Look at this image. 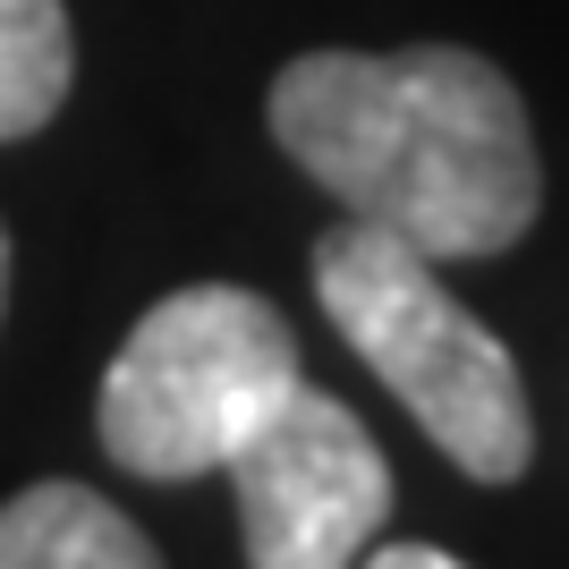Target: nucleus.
Masks as SVG:
<instances>
[{"label":"nucleus","mask_w":569,"mask_h":569,"mask_svg":"<svg viewBox=\"0 0 569 569\" xmlns=\"http://www.w3.org/2000/svg\"><path fill=\"white\" fill-rule=\"evenodd\" d=\"M77 77L69 9L60 0H0V144L34 137Z\"/></svg>","instance_id":"obj_6"},{"label":"nucleus","mask_w":569,"mask_h":569,"mask_svg":"<svg viewBox=\"0 0 569 569\" xmlns=\"http://www.w3.org/2000/svg\"><path fill=\"white\" fill-rule=\"evenodd\" d=\"M0 307H9V230H0Z\"/></svg>","instance_id":"obj_8"},{"label":"nucleus","mask_w":569,"mask_h":569,"mask_svg":"<svg viewBox=\"0 0 569 569\" xmlns=\"http://www.w3.org/2000/svg\"><path fill=\"white\" fill-rule=\"evenodd\" d=\"M298 332L256 289L196 281L144 307L102 375V451L144 485H188L247 451V433L298 391Z\"/></svg>","instance_id":"obj_3"},{"label":"nucleus","mask_w":569,"mask_h":569,"mask_svg":"<svg viewBox=\"0 0 569 569\" xmlns=\"http://www.w3.org/2000/svg\"><path fill=\"white\" fill-rule=\"evenodd\" d=\"M238 527H247V569H357V552L391 519V459L357 408L298 382L230 459Z\"/></svg>","instance_id":"obj_4"},{"label":"nucleus","mask_w":569,"mask_h":569,"mask_svg":"<svg viewBox=\"0 0 569 569\" xmlns=\"http://www.w3.org/2000/svg\"><path fill=\"white\" fill-rule=\"evenodd\" d=\"M315 298L332 315V332L366 357V375L433 433V451L468 468L476 485H519L536 459L519 366L451 289L442 263L417 256L408 238L349 221L323 230L315 247Z\"/></svg>","instance_id":"obj_2"},{"label":"nucleus","mask_w":569,"mask_h":569,"mask_svg":"<svg viewBox=\"0 0 569 569\" xmlns=\"http://www.w3.org/2000/svg\"><path fill=\"white\" fill-rule=\"evenodd\" d=\"M0 569H162V552L119 501L51 476L0 501Z\"/></svg>","instance_id":"obj_5"},{"label":"nucleus","mask_w":569,"mask_h":569,"mask_svg":"<svg viewBox=\"0 0 569 569\" xmlns=\"http://www.w3.org/2000/svg\"><path fill=\"white\" fill-rule=\"evenodd\" d=\"M357 569H468V561H451L442 545H366Z\"/></svg>","instance_id":"obj_7"},{"label":"nucleus","mask_w":569,"mask_h":569,"mask_svg":"<svg viewBox=\"0 0 569 569\" xmlns=\"http://www.w3.org/2000/svg\"><path fill=\"white\" fill-rule=\"evenodd\" d=\"M272 137L349 221L433 263L519 247L545 204L519 86L459 43L307 51L272 77Z\"/></svg>","instance_id":"obj_1"}]
</instances>
